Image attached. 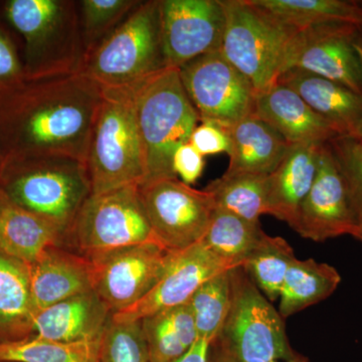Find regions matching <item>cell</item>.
<instances>
[{"instance_id": "9c48e42d", "label": "cell", "mask_w": 362, "mask_h": 362, "mask_svg": "<svg viewBox=\"0 0 362 362\" xmlns=\"http://www.w3.org/2000/svg\"><path fill=\"white\" fill-rule=\"evenodd\" d=\"M66 240L87 258L136 245H160L147 220L139 185L90 194Z\"/></svg>"}, {"instance_id": "74e56055", "label": "cell", "mask_w": 362, "mask_h": 362, "mask_svg": "<svg viewBox=\"0 0 362 362\" xmlns=\"http://www.w3.org/2000/svg\"><path fill=\"white\" fill-rule=\"evenodd\" d=\"M204 156L190 144L181 145L173 156V168L175 175L188 185H194L202 175L204 169Z\"/></svg>"}, {"instance_id": "f546056e", "label": "cell", "mask_w": 362, "mask_h": 362, "mask_svg": "<svg viewBox=\"0 0 362 362\" xmlns=\"http://www.w3.org/2000/svg\"><path fill=\"white\" fill-rule=\"evenodd\" d=\"M102 337L63 342L32 335L0 343V362H98Z\"/></svg>"}, {"instance_id": "2e32d148", "label": "cell", "mask_w": 362, "mask_h": 362, "mask_svg": "<svg viewBox=\"0 0 362 362\" xmlns=\"http://www.w3.org/2000/svg\"><path fill=\"white\" fill-rule=\"evenodd\" d=\"M357 226L344 180L327 143H323L315 180L300 206L293 230L304 239L324 242L352 235Z\"/></svg>"}, {"instance_id": "9a60e30c", "label": "cell", "mask_w": 362, "mask_h": 362, "mask_svg": "<svg viewBox=\"0 0 362 362\" xmlns=\"http://www.w3.org/2000/svg\"><path fill=\"white\" fill-rule=\"evenodd\" d=\"M238 267L221 258L199 242L175 252L170 263L156 285L139 302L118 313L116 321H141L157 312L187 304L194 293L209 279Z\"/></svg>"}, {"instance_id": "7bdbcfd3", "label": "cell", "mask_w": 362, "mask_h": 362, "mask_svg": "<svg viewBox=\"0 0 362 362\" xmlns=\"http://www.w3.org/2000/svg\"><path fill=\"white\" fill-rule=\"evenodd\" d=\"M272 362H308V358L300 354L299 356L295 357V358L291 359V361H272Z\"/></svg>"}, {"instance_id": "d590c367", "label": "cell", "mask_w": 362, "mask_h": 362, "mask_svg": "<svg viewBox=\"0 0 362 362\" xmlns=\"http://www.w3.org/2000/svg\"><path fill=\"white\" fill-rule=\"evenodd\" d=\"M25 78L21 49L14 33L0 20V92Z\"/></svg>"}, {"instance_id": "ffe728a7", "label": "cell", "mask_w": 362, "mask_h": 362, "mask_svg": "<svg viewBox=\"0 0 362 362\" xmlns=\"http://www.w3.org/2000/svg\"><path fill=\"white\" fill-rule=\"evenodd\" d=\"M277 83L299 95L312 110L332 125L338 135L354 137L362 119V95L298 69L284 71Z\"/></svg>"}, {"instance_id": "1f68e13d", "label": "cell", "mask_w": 362, "mask_h": 362, "mask_svg": "<svg viewBox=\"0 0 362 362\" xmlns=\"http://www.w3.org/2000/svg\"><path fill=\"white\" fill-rule=\"evenodd\" d=\"M230 272L209 279L188 302L199 340L211 343L221 334L230 306Z\"/></svg>"}, {"instance_id": "52a82bcc", "label": "cell", "mask_w": 362, "mask_h": 362, "mask_svg": "<svg viewBox=\"0 0 362 362\" xmlns=\"http://www.w3.org/2000/svg\"><path fill=\"white\" fill-rule=\"evenodd\" d=\"M226 25L221 52L250 81L257 95L277 84L295 30L273 20L249 0H221Z\"/></svg>"}, {"instance_id": "8d00e7d4", "label": "cell", "mask_w": 362, "mask_h": 362, "mask_svg": "<svg viewBox=\"0 0 362 362\" xmlns=\"http://www.w3.org/2000/svg\"><path fill=\"white\" fill-rule=\"evenodd\" d=\"M189 143L202 156L228 153L230 150V138L225 129L214 123H199L190 136Z\"/></svg>"}, {"instance_id": "ee69618b", "label": "cell", "mask_w": 362, "mask_h": 362, "mask_svg": "<svg viewBox=\"0 0 362 362\" xmlns=\"http://www.w3.org/2000/svg\"><path fill=\"white\" fill-rule=\"evenodd\" d=\"M4 156H2L1 149H0V177H1L2 170H4Z\"/></svg>"}, {"instance_id": "44dd1931", "label": "cell", "mask_w": 362, "mask_h": 362, "mask_svg": "<svg viewBox=\"0 0 362 362\" xmlns=\"http://www.w3.org/2000/svg\"><path fill=\"white\" fill-rule=\"evenodd\" d=\"M112 313L96 292L83 293L37 312L33 335L74 342L103 335Z\"/></svg>"}, {"instance_id": "5b68a950", "label": "cell", "mask_w": 362, "mask_h": 362, "mask_svg": "<svg viewBox=\"0 0 362 362\" xmlns=\"http://www.w3.org/2000/svg\"><path fill=\"white\" fill-rule=\"evenodd\" d=\"M92 194L141 185L146 176L134 88L103 89L86 156Z\"/></svg>"}, {"instance_id": "f1b7e54d", "label": "cell", "mask_w": 362, "mask_h": 362, "mask_svg": "<svg viewBox=\"0 0 362 362\" xmlns=\"http://www.w3.org/2000/svg\"><path fill=\"white\" fill-rule=\"evenodd\" d=\"M264 233L259 223H251L216 206L202 242L233 266L243 267Z\"/></svg>"}, {"instance_id": "4fadbf2b", "label": "cell", "mask_w": 362, "mask_h": 362, "mask_svg": "<svg viewBox=\"0 0 362 362\" xmlns=\"http://www.w3.org/2000/svg\"><path fill=\"white\" fill-rule=\"evenodd\" d=\"M361 30L349 25H326L295 30L286 49L281 75L298 69L362 95V65L356 47Z\"/></svg>"}, {"instance_id": "6da1fadb", "label": "cell", "mask_w": 362, "mask_h": 362, "mask_svg": "<svg viewBox=\"0 0 362 362\" xmlns=\"http://www.w3.org/2000/svg\"><path fill=\"white\" fill-rule=\"evenodd\" d=\"M103 89L81 74L23 78L0 92L4 162L39 156L86 161Z\"/></svg>"}, {"instance_id": "60d3db41", "label": "cell", "mask_w": 362, "mask_h": 362, "mask_svg": "<svg viewBox=\"0 0 362 362\" xmlns=\"http://www.w3.org/2000/svg\"><path fill=\"white\" fill-rule=\"evenodd\" d=\"M356 47L357 52H358L359 58H361L362 65V30H361V33H359L358 37H357ZM352 138L362 142V119L361 124H359L358 129L356 131V135H354V137Z\"/></svg>"}, {"instance_id": "cb8c5ba5", "label": "cell", "mask_w": 362, "mask_h": 362, "mask_svg": "<svg viewBox=\"0 0 362 362\" xmlns=\"http://www.w3.org/2000/svg\"><path fill=\"white\" fill-rule=\"evenodd\" d=\"M35 315L28 264L0 252V343L32 337Z\"/></svg>"}, {"instance_id": "ba28073f", "label": "cell", "mask_w": 362, "mask_h": 362, "mask_svg": "<svg viewBox=\"0 0 362 362\" xmlns=\"http://www.w3.org/2000/svg\"><path fill=\"white\" fill-rule=\"evenodd\" d=\"M230 275V306L218 338L243 362L291 361L284 318L274 308L243 267Z\"/></svg>"}, {"instance_id": "30bf717a", "label": "cell", "mask_w": 362, "mask_h": 362, "mask_svg": "<svg viewBox=\"0 0 362 362\" xmlns=\"http://www.w3.org/2000/svg\"><path fill=\"white\" fill-rule=\"evenodd\" d=\"M139 194L161 246L178 252L204 239L216 207L207 190L195 189L176 177L139 185Z\"/></svg>"}, {"instance_id": "7402d4cb", "label": "cell", "mask_w": 362, "mask_h": 362, "mask_svg": "<svg viewBox=\"0 0 362 362\" xmlns=\"http://www.w3.org/2000/svg\"><path fill=\"white\" fill-rule=\"evenodd\" d=\"M66 240L58 228L0 189V252L30 265L49 247L63 246Z\"/></svg>"}, {"instance_id": "277c9868", "label": "cell", "mask_w": 362, "mask_h": 362, "mask_svg": "<svg viewBox=\"0 0 362 362\" xmlns=\"http://www.w3.org/2000/svg\"><path fill=\"white\" fill-rule=\"evenodd\" d=\"M138 128L144 149V183L176 178L173 156L201 123L190 102L180 70L165 68L134 87ZM178 178V177H177Z\"/></svg>"}, {"instance_id": "4316f807", "label": "cell", "mask_w": 362, "mask_h": 362, "mask_svg": "<svg viewBox=\"0 0 362 362\" xmlns=\"http://www.w3.org/2000/svg\"><path fill=\"white\" fill-rule=\"evenodd\" d=\"M141 326L150 362H175L199 341L188 303L145 317Z\"/></svg>"}, {"instance_id": "f35d334b", "label": "cell", "mask_w": 362, "mask_h": 362, "mask_svg": "<svg viewBox=\"0 0 362 362\" xmlns=\"http://www.w3.org/2000/svg\"><path fill=\"white\" fill-rule=\"evenodd\" d=\"M207 362H243L226 346L220 338L216 337L211 342Z\"/></svg>"}, {"instance_id": "e575fe53", "label": "cell", "mask_w": 362, "mask_h": 362, "mask_svg": "<svg viewBox=\"0 0 362 362\" xmlns=\"http://www.w3.org/2000/svg\"><path fill=\"white\" fill-rule=\"evenodd\" d=\"M331 154L349 192L350 204L357 221L362 223V142L350 137L334 138L327 142Z\"/></svg>"}, {"instance_id": "d6a6232c", "label": "cell", "mask_w": 362, "mask_h": 362, "mask_svg": "<svg viewBox=\"0 0 362 362\" xmlns=\"http://www.w3.org/2000/svg\"><path fill=\"white\" fill-rule=\"evenodd\" d=\"M141 2L139 0L77 1L84 58L127 20Z\"/></svg>"}, {"instance_id": "603a6c76", "label": "cell", "mask_w": 362, "mask_h": 362, "mask_svg": "<svg viewBox=\"0 0 362 362\" xmlns=\"http://www.w3.org/2000/svg\"><path fill=\"white\" fill-rule=\"evenodd\" d=\"M225 131L230 138L226 173L270 175L290 147L282 136L254 116L243 119Z\"/></svg>"}, {"instance_id": "ab89813d", "label": "cell", "mask_w": 362, "mask_h": 362, "mask_svg": "<svg viewBox=\"0 0 362 362\" xmlns=\"http://www.w3.org/2000/svg\"><path fill=\"white\" fill-rule=\"evenodd\" d=\"M209 344L206 340H199L187 354L175 362H207Z\"/></svg>"}, {"instance_id": "4dcf8cb0", "label": "cell", "mask_w": 362, "mask_h": 362, "mask_svg": "<svg viewBox=\"0 0 362 362\" xmlns=\"http://www.w3.org/2000/svg\"><path fill=\"white\" fill-rule=\"evenodd\" d=\"M296 259L292 247L281 237L264 233L243 268L270 301L280 298L286 274Z\"/></svg>"}, {"instance_id": "7c38bea8", "label": "cell", "mask_w": 362, "mask_h": 362, "mask_svg": "<svg viewBox=\"0 0 362 362\" xmlns=\"http://www.w3.org/2000/svg\"><path fill=\"white\" fill-rule=\"evenodd\" d=\"M173 255L160 245L143 244L90 257L93 290L112 315L126 310L148 294Z\"/></svg>"}, {"instance_id": "3957f363", "label": "cell", "mask_w": 362, "mask_h": 362, "mask_svg": "<svg viewBox=\"0 0 362 362\" xmlns=\"http://www.w3.org/2000/svg\"><path fill=\"white\" fill-rule=\"evenodd\" d=\"M0 189L18 206L52 223L66 239L92 194L85 162L59 156L4 162Z\"/></svg>"}, {"instance_id": "83f0119b", "label": "cell", "mask_w": 362, "mask_h": 362, "mask_svg": "<svg viewBox=\"0 0 362 362\" xmlns=\"http://www.w3.org/2000/svg\"><path fill=\"white\" fill-rule=\"evenodd\" d=\"M268 177L255 173H223L204 189L211 195L216 206L251 223H259L267 214Z\"/></svg>"}, {"instance_id": "836d02e7", "label": "cell", "mask_w": 362, "mask_h": 362, "mask_svg": "<svg viewBox=\"0 0 362 362\" xmlns=\"http://www.w3.org/2000/svg\"><path fill=\"white\" fill-rule=\"evenodd\" d=\"M98 362H150L141 321L109 320Z\"/></svg>"}, {"instance_id": "5bb4252c", "label": "cell", "mask_w": 362, "mask_h": 362, "mask_svg": "<svg viewBox=\"0 0 362 362\" xmlns=\"http://www.w3.org/2000/svg\"><path fill=\"white\" fill-rule=\"evenodd\" d=\"M161 42L166 68L220 51L226 16L221 0H160Z\"/></svg>"}, {"instance_id": "e0dca14e", "label": "cell", "mask_w": 362, "mask_h": 362, "mask_svg": "<svg viewBox=\"0 0 362 362\" xmlns=\"http://www.w3.org/2000/svg\"><path fill=\"white\" fill-rule=\"evenodd\" d=\"M252 116L273 128L290 145L327 143L339 137L332 125L299 95L278 83L257 95Z\"/></svg>"}, {"instance_id": "8fae6325", "label": "cell", "mask_w": 362, "mask_h": 362, "mask_svg": "<svg viewBox=\"0 0 362 362\" xmlns=\"http://www.w3.org/2000/svg\"><path fill=\"white\" fill-rule=\"evenodd\" d=\"M178 70L201 122L226 129L252 116L256 90L221 51L192 59Z\"/></svg>"}, {"instance_id": "b9f144b4", "label": "cell", "mask_w": 362, "mask_h": 362, "mask_svg": "<svg viewBox=\"0 0 362 362\" xmlns=\"http://www.w3.org/2000/svg\"><path fill=\"white\" fill-rule=\"evenodd\" d=\"M352 237L356 238V240L362 243V223L356 226V230L352 233Z\"/></svg>"}, {"instance_id": "ac0fdd59", "label": "cell", "mask_w": 362, "mask_h": 362, "mask_svg": "<svg viewBox=\"0 0 362 362\" xmlns=\"http://www.w3.org/2000/svg\"><path fill=\"white\" fill-rule=\"evenodd\" d=\"M35 310L93 291L92 263L84 255L52 247L28 265Z\"/></svg>"}, {"instance_id": "d4e9b609", "label": "cell", "mask_w": 362, "mask_h": 362, "mask_svg": "<svg viewBox=\"0 0 362 362\" xmlns=\"http://www.w3.org/2000/svg\"><path fill=\"white\" fill-rule=\"evenodd\" d=\"M273 20L293 30L311 26L362 28V0H249Z\"/></svg>"}, {"instance_id": "d6986e66", "label": "cell", "mask_w": 362, "mask_h": 362, "mask_svg": "<svg viewBox=\"0 0 362 362\" xmlns=\"http://www.w3.org/2000/svg\"><path fill=\"white\" fill-rule=\"evenodd\" d=\"M323 143L290 145L278 168L268 177L267 214L291 226L311 189Z\"/></svg>"}, {"instance_id": "7a4b0ae2", "label": "cell", "mask_w": 362, "mask_h": 362, "mask_svg": "<svg viewBox=\"0 0 362 362\" xmlns=\"http://www.w3.org/2000/svg\"><path fill=\"white\" fill-rule=\"evenodd\" d=\"M0 20L21 40L25 78L77 74L84 59L77 1L6 0Z\"/></svg>"}, {"instance_id": "484cf974", "label": "cell", "mask_w": 362, "mask_h": 362, "mask_svg": "<svg viewBox=\"0 0 362 362\" xmlns=\"http://www.w3.org/2000/svg\"><path fill=\"white\" fill-rule=\"evenodd\" d=\"M340 282L341 276L334 267L313 259H295L281 289L279 313L285 319L327 299Z\"/></svg>"}, {"instance_id": "8992f818", "label": "cell", "mask_w": 362, "mask_h": 362, "mask_svg": "<svg viewBox=\"0 0 362 362\" xmlns=\"http://www.w3.org/2000/svg\"><path fill=\"white\" fill-rule=\"evenodd\" d=\"M165 68L160 0H149L85 57L78 74L102 89H121L134 88Z\"/></svg>"}]
</instances>
